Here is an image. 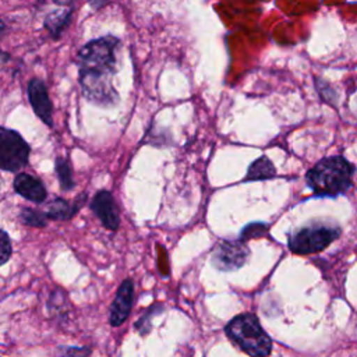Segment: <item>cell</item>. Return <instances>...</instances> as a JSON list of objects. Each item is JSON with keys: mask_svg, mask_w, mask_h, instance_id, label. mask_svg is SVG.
Listing matches in <instances>:
<instances>
[{"mask_svg": "<svg viewBox=\"0 0 357 357\" xmlns=\"http://www.w3.org/2000/svg\"><path fill=\"white\" fill-rule=\"evenodd\" d=\"M120 39L105 35L86 42L77 53L78 82L84 98L100 107L119 103V92L113 85Z\"/></svg>", "mask_w": 357, "mask_h": 357, "instance_id": "obj_1", "label": "cell"}, {"mask_svg": "<svg viewBox=\"0 0 357 357\" xmlns=\"http://www.w3.org/2000/svg\"><path fill=\"white\" fill-rule=\"evenodd\" d=\"M354 165L340 155L326 156L305 173V183L315 197L346 194L353 185Z\"/></svg>", "mask_w": 357, "mask_h": 357, "instance_id": "obj_2", "label": "cell"}, {"mask_svg": "<svg viewBox=\"0 0 357 357\" xmlns=\"http://www.w3.org/2000/svg\"><path fill=\"white\" fill-rule=\"evenodd\" d=\"M225 333L250 357H268L272 353L273 342L252 312H243L231 318L225 326Z\"/></svg>", "mask_w": 357, "mask_h": 357, "instance_id": "obj_3", "label": "cell"}, {"mask_svg": "<svg viewBox=\"0 0 357 357\" xmlns=\"http://www.w3.org/2000/svg\"><path fill=\"white\" fill-rule=\"evenodd\" d=\"M342 234L336 222L312 220L297 227L287 236V247L298 255H311L325 250Z\"/></svg>", "mask_w": 357, "mask_h": 357, "instance_id": "obj_4", "label": "cell"}, {"mask_svg": "<svg viewBox=\"0 0 357 357\" xmlns=\"http://www.w3.org/2000/svg\"><path fill=\"white\" fill-rule=\"evenodd\" d=\"M29 155L31 146L20 132L0 126V170L20 172L28 166Z\"/></svg>", "mask_w": 357, "mask_h": 357, "instance_id": "obj_5", "label": "cell"}, {"mask_svg": "<svg viewBox=\"0 0 357 357\" xmlns=\"http://www.w3.org/2000/svg\"><path fill=\"white\" fill-rule=\"evenodd\" d=\"M250 248L241 240H222L211 252V264L222 272H233L245 265Z\"/></svg>", "mask_w": 357, "mask_h": 357, "instance_id": "obj_6", "label": "cell"}, {"mask_svg": "<svg viewBox=\"0 0 357 357\" xmlns=\"http://www.w3.org/2000/svg\"><path fill=\"white\" fill-rule=\"evenodd\" d=\"M26 95L35 114L47 127H53V103L49 98L45 81L38 77L31 78L26 85Z\"/></svg>", "mask_w": 357, "mask_h": 357, "instance_id": "obj_7", "label": "cell"}, {"mask_svg": "<svg viewBox=\"0 0 357 357\" xmlns=\"http://www.w3.org/2000/svg\"><path fill=\"white\" fill-rule=\"evenodd\" d=\"M91 211L95 213V216L100 220L103 227L107 230L116 231L120 226V212L117 208V204L114 201V197L107 190H99L92 201L89 202Z\"/></svg>", "mask_w": 357, "mask_h": 357, "instance_id": "obj_8", "label": "cell"}, {"mask_svg": "<svg viewBox=\"0 0 357 357\" xmlns=\"http://www.w3.org/2000/svg\"><path fill=\"white\" fill-rule=\"evenodd\" d=\"M134 304V282L132 279L127 278L124 279L117 293L112 301L110 310H109V324L113 328L121 326L128 315L131 314Z\"/></svg>", "mask_w": 357, "mask_h": 357, "instance_id": "obj_9", "label": "cell"}, {"mask_svg": "<svg viewBox=\"0 0 357 357\" xmlns=\"http://www.w3.org/2000/svg\"><path fill=\"white\" fill-rule=\"evenodd\" d=\"M14 191L33 204H42L47 198V191L43 181L29 173L20 172L13 180Z\"/></svg>", "mask_w": 357, "mask_h": 357, "instance_id": "obj_10", "label": "cell"}, {"mask_svg": "<svg viewBox=\"0 0 357 357\" xmlns=\"http://www.w3.org/2000/svg\"><path fill=\"white\" fill-rule=\"evenodd\" d=\"M86 201H88L86 192H81L73 202L57 197L46 205V209L43 211V213L47 220L66 222L73 219L78 213V211L86 204Z\"/></svg>", "mask_w": 357, "mask_h": 357, "instance_id": "obj_11", "label": "cell"}, {"mask_svg": "<svg viewBox=\"0 0 357 357\" xmlns=\"http://www.w3.org/2000/svg\"><path fill=\"white\" fill-rule=\"evenodd\" d=\"M57 8L50 10L43 20V26L49 32V35L53 39H59L63 33V31L70 25L71 17H73V4L70 3H54Z\"/></svg>", "mask_w": 357, "mask_h": 357, "instance_id": "obj_12", "label": "cell"}, {"mask_svg": "<svg viewBox=\"0 0 357 357\" xmlns=\"http://www.w3.org/2000/svg\"><path fill=\"white\" fill-rule=\"evenodd\" d=\"M276 176V169L272 160L262 155L258 159H255L247 169L244 181H262V180H271Z\"/></svg>", "mask_w": 357, "mask_h": 357, "instance_id": "obj_13", "label": "cell"}, {"mask_svg": "<svg viewBox=\"0 0 357 357\" xmlns=\"http://www.w3.org/2000/svg\"><path fill=\"white\" fill-rule=\"evenodd\" d=\"M54 172L59 178V184L63 191H71L75 187V181L73 177V169L70 160L63 156H57L54 160Z\"/></svg>", "mask_w": 357, "mask_h": 357, "instance_id": "obj_14", "label": "cell"}, {"mask_svg": "<svg viewBox=\"0 0 357 357\" xmlns=\"http://www.w3.org/2000/svg\"><path fill=\"white\" fill-rule=\"evenodd\" d=\"M165 311V305L162 303H153L152 305H149L144 312L142 315L135 321L134 324V329L141 335V336H145L148 335L151 331H152V319L162 314Z\"/></svg>", "mask_w": 357, "mask_h": 357, "instance_id": "obj_15", "label": "cell"}, {"mask_svg": "<svg viewBox=\"0 0 357 357\" xmlns=\"http://www.w3.org/2000/svg\"><path fill=\"white\" fill-rule=\"evenodd\" d=\"M18 219L24 225L32 226V227H45L47 225V219L43 213V211L28 208V206L21 208V211L18 213Z\"/></svg>", "mask_w": 357, "mask_h": 357, "instance_id": "obj_16", "label": "cell"}, {"mask_svg": "<svg viewBox=\"0 0 357 357\" xmlns=\"http://www.w3.org/2000/svg\"><path fill=\"white\" fill-rule=\"evenodd\" d=\"M269 226L264 222H251L248 223L240 233L238 240L247 243L250 238H255V237H262L268 233Z\"/></svg>", "mask_w": 357, "mask_h": 357, "instance_id": "obj_17", "label": "cell"}, {"mask_svg": "<svg viewBox=\"0 0 357 357\" xmlns=\"http://www.w3.org/2000/svg\"><path fill=\"white\" fill-rule=\"evenodd\" d=\"M57 350L63 357H89L92 354L91 346H59Z\"/></svg>", "mask_w": 357, "mask_h": 357, "instance_id": "obj_18", "label": "cell"}, {"mask_svg": "<svg viewBox=\"0 0 357 357\" xmlns=\"http://www.w3.org/2000/svg\"><path fill=\"white\" fill-rule=\"evenodd\" d=\"M13 254V244L8 233L0 229V266H3Z\"/></svg>", "mask_w": 357, "mask_h": 357, "instance_id": "obj_19", "label": "cell"}, {"mask_svg": "<svg viewBox=\"0 0 357 357\" xmlns=\"http://www.w3.org/2000/svg\"><path fill=\"white\" fill-rule=\"evenodd\" d=\"M315 85H317V91L321 95L322 100H325V102L331 103L332 106H335L337 98H336V93L333 92V89L328 85V82H325V81H322L319 78H315Z\"/></svg>", "mask_w": 357, "mask_h": 357, "instance_id": "obj_20", "label": "cell"}, {"mask_svg": "<svg viewBox=\"0 0 357 357\" xmlns=\"http://www.w3.org/2000/svg\"><path fill=\"white\" fill-rule=\"evenodd\" d=\"M106 4H109L107 1H103V3H91V6H93V7H96V8H99V7H103V6H106Z\"/></svg>", "mask_w": 357, "mask_h": 357, "instance_id": "obj_21", "label": "cell"}, {"mask_svg": "<svg viewBox=\"0 0 357 357\" xmlns=\"http://www.w3.org/2000/svg\"><path fill=\"white\" fill-rule=\"evenodd\" d=\"M4 29H6V24L3 22V20L0 18V33H3L4 32Z\"/></svg>", "mask_w": 357, "mask_h": 357, "instance_id": "obj_22", "label": "cell"}]
</instances>
